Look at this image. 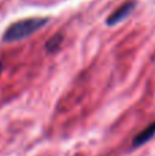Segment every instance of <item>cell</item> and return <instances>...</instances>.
<instances>
[{
  "instance_id": "6da1fadb",
  "label": "cell",
  "mask_w": 155,
  "mask_h": 156,
  "mask_svg": "<svg viewBox=\"0 0 155 156\" xmlns=\"http://www.w3.org/2000/svg\"><path fill=\"white\" fill-rule=\"evenodd\" d=\"M49 22V18L47 16H33V18H25L11 23L5 29L3 34V41L4 43H15V41L23 40L36 33L38 29L45 26Z\"/></svg>"
},
{
  "instance_id": "7a4b0ae2",
  "label": "cell",
  "mask_w": 155,
  "mask_h": 156,
  "mask_svg": "<svg viewBox=\"0 0 155 156\" xmlns=\"http://www.w3.org/2000/svg\"><path fill=\"white\" fill-rule=\"evenodd\" d=\"M136 4H137L136 0H128V2H125L122 5H120L117 10L113 11V12L107 16L106 25L107 26H115V25L121 23L122 21H125V19L133 12Z\"/></svg>"
},
{
  "instance_id": "3957f363",
  "label": "cell",
  "mask_w": 155,
  "mask_h": 156,
  "mask_svg": "<svg viewBox=\"0 0 155 156\" xmlns=\"http://www.w3.org/2000/svg\"><path fill=\"white\" fill-rule=\"evenodd\" d=\"M154 136H155V122L150 123L146 129H143L142 132L133 138V141H132V148L136 149V148H139V147L147 144Z\"/></svg>"
},
{
  "instance_id": "277c9868",
  "label": "cell",
  "mask_w": 155,
  "mask_h": 156,
  "mask_svg": "<svg viewBox=\"0 0 155 156\" xmlns=\"http://www.w3.org/2000/svg\"><path fill=\"white\" fill-rule=\"evenodd\" d=\"M62 43H63V34L62 33H56L54 34L45 44V51L48 54H55V52L59 51V48L62 47Z\"/></svg>"
},
{
  "instance_id": "5b68a950",
  "label": "cell",
  "mask_w": 155,
  "mask_h": 156,
  "mask_svg": "<svg viewBox=\"0 0 155 156\" xmlns=\"http://www.w3.org/2000/svg\"><path fill=\"white\" fill-rule=\"evenodd\" d=\"M2 70H3V65L0 63V73H2Z\"/></svg>"
}]
</instances>
